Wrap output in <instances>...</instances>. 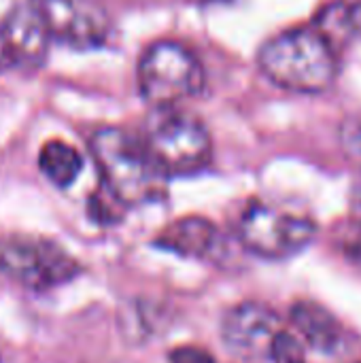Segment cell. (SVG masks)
I'll return each instance as SVG.
<instances>
[{
    "label": "cell",
    "instance_id": "4",
    "mask_svg": "<svg viewBox=\"0 0 361 363\" xmlns=\"http://www.w3.org/2000/svg\"><path fill=\"white\" fill-rule=\"evenodd\" d=\"M204 87L206 77L200 60L181 43L160 40L138 62V89L155 108L200 96Z\"/></svg>",
    "mask_w": 361,
    "mask_h": 363
},
{
    "label": "cell",
    "instance_id": "1",
    "mask_svg": "<svg viewBox=\"0 0 361 363\" xmlns=\"http://www.w3.org/2000/svg\"><path fill=\"white\" fill-rule=\"evenodd\" d=\"M262 72L298 94L326 91L336 79V47L313 28H296L270 38L257 55Z\"/></svg>",
    "mask_w": 361,
    "mask_h": 363
},
{
    "label": "cell",
    "instance_id": "5",
    "mask_svg": "<svg viewBox=\"0 0 361 363\" xmlns=\"http://www.w3.org/2000/svg\"><path fill=\"white\" fill-rule=\"evenodd\" d=\"M79 272L81 264L55 242L32 236L0 238V274L32 291L64 285Z\"/></svg>",
    "mask_w": 361,
    "mask_h": 363
},
{
    "label": "cell",
    "instance_id": "18",
    "mask_svg": "<svg viewBox=\"0 0 361 363\" xmlns=\"http://www.w3.org/2000/svg\"><path fill=\"white\" fill-rule=\"evenodd\" d=\"M287 363H306L304 359H294V362H287Z\"/></svg>",
    "mask_w": 361,
    "mask_h": 363
},
{
    "label": "cell",
    "instance_id": "14",
    "mask_svg": "<svg viewBox=\"0 0 361 363\" xmlns=\"http://www.w3.org/2000/svg\"><path fill=\"white\" fill-rule=\"evenodd\" d=\"M340 143L351 160L361 164V119H349L340 130Z\"/></svg>",
    "mask_w": 361,
    "mask_h": 363
},
{
    "label": "cell",
    "instance_id": "2",
    "mask_svg": "<svg viewBox=\"0 0 361 363\" xmlns=\"http://www.w3.org/2000/svg\"><path fill=\"white\" fill-rule=\"evenodd\" d=\"M89 147L102 174V187L123 206L143 204L162 194L166 174L143 140L119 128H100L91 134Z\"/></svg>",
    "mask_w": 361,
    "mask_h": 363
},
{
    "label": "cell",
    "instance_id": "7",
    "mask_svg": "<svg viewBox=\"0 0 361 363\" xmlns=\"http://www.w3.org/2000/svg\"><path fill=\"white\" fill-rule=\"evenodd\" d=\"M51 40L72 49H96L106 43L111 21L91 0H30Z\"/></svg>",
    "mask_w": 361,
    "mask_h": 363
},
{
    "label": "cell",
    "instance_id": "15",
    "mask_svg": "<svg viewBox=\"0 0 361 363\" xmlns=\"http://www.w3.org/2000/svg\"><path fill=\"white\" fill-rule=\"evenodd\" d=\"M170 363H215L213 355L200 347H179L168 355Z\"/></svg>",
    "mask_w": 361,
    "mask_h": 363
},
{
    "label": "cell",
    "instance_id": "6",
    "mask_svg": "<svg viewBox=\"0 0 361 363\" xmlns=\"http://www.w3.org/2000/svg\"><path fill=\"white\" fill-rule=\"evenodd\" d=\"M317 234L311 217L287 213L283 208L253 202L238 221L240 242L255 255L266 259H287L304 251Z\"/></svg>",
    "mask_w": 361,
    "mask_h": 363
},
{
    "label": "cell",
    "instance_id": "8",
    "mask_svg": "<svg viewBox=\"0 0 361 363\" xmlns=\"http://www.w3.org/2000/svg\"><path fill=\"white\" fill-rule=\"evenodd\" d=\"M281 330V319L270 306L243 302L223 317L221 338L234 355L247 362H264L270 359L272 342Z\"/></svg>",
    "mask_w": 361,
    "mask_h": 363
},
{
    "label": "cell",
    "instance_id": "19",
    "mask_svg": "<svg viewBox=\"0 0 361 363\" xmlns=\"http://www.w3.org/2000/svg\"><path fill=\"white\" fill-rule=\"evenodd\" d=\"M196 2H211V0H196Z\"/></svg>",
    "mask_w": 361,
    "mask_h": 363
},
{
    "label": "cell",
    "instance_id": "17",
    "mask_svg": "<svg viewBox=\"0 0 361 363\" xmlns=\"http://www.w3.org/2000/svg\"><path fill=\"white\" fill-rule=\"evenodd\" d=\"M9 68H13V57H11V51H9V47H6L4 36H2V32H0V72H4V70H9Z\"/></svg>",
    "mask_w": 361,
    "mask_h": 363
},
{
    "label": "cell",
    "instance_id": "11",
    "mask_svg": "<svg viewBox=\"0 0 361 363\" xmlns=\"http://www.w3.org/2000/svg\"><path fill=\"white\" fill-rule=\"evenodd\" d=\"M291 323L300 332V336L321 353H334L345 338V330L340 321L328 308L311 300H302L294 304Z\"/></svg>",
    "mask_w": 361,
    "mask_h": 363
},
{
    "label": "cell",
    "instance_id": "10",
    "mask_svg": "<svg viewBox=\"0 0 361 363\" xmlns=\"http://www.w3.org/2000/svg\"><path fill=\"white\" fill-rule=\"evenodd\" d=\"M217 242H219V232L215 223H211L204 217L191 215V217H181L170 225H166L153 245L157 249L177 253L181 257L202 259L215 251Z\"/></svg>",
    "mask_w": 361,
    "mask_h": 363
},
{
    "label": "cell",
    "instance_id": "12",
    "mask_svg": "<svg viewBox=\"0 0 361 363\" xmlns=\"http://www.w3.org/2000/svg\"><path fill=\"white\" fill-rule=\"evenodd\" d=\"M40 172L57 187H68L77 181L83 170V160L79 151L64 140H49L38 153Z\"/></svg>",
    "mask_w": 361,
    "mask_h": 363
},
{
    "label": "cell",
    "instance_id": "3",
    "mask_svg": "<svg viewBox=\"0 0 361 363\" xmlns=\"http://www.w3.org/2000/svg\"><path fill=\"white\" fill-rule=\"evenodd\" d=\"M145 147L168 174H191L211 162L213 143L206 125L174 106H160L147 121Z\"/></svg>",
    "mask_w": 361,
    "mask_h": 363
},
{
    "label": "cell",
    "instance_id": "9",
    "mask_svg": "<svg viewBox=\"0 0 361 363\" xmlns=\"http://www.w3.org/2000/svg\"><path fill=\"white\" fill-rule=\"evenodd\" d=\"M0 32L11 51L13 68H40L51 38L32 4L15 6L0 23Z\"/></svg>",
    "mask_w": 361,
    "mask_h": 363
},
{
    "label": "cell",
    "instance_id": "13",
    "mask_svg": "<svg viewBox=\"0 0 361 363\" xmlns=\"http://www.w3.org/2000/svg\"><path fill=\"white\" fill-rule=\"evenodd\" d=\"M340 247L347 251L349 257L361 259V187H357L353 194L351 217L347 221V228L340 234Z\"/></svg>",
    "mask_w": 361,
    "mask_h": 363
},
{
    "label": "cell",
    "instance_id": "16",
    "mask_svg": "<svg viewBox=\"0 0 361 363\" xmlns=\"http://www.w3.org/2000/svg\"><path fill=\"white\" fill-rule=\"evenodd\" d=\"M347 23L351 34H361V2L347 4Z\"/></svg>",
    "mask_w": 361,
    "mask_h": 363
}]
</instances>
